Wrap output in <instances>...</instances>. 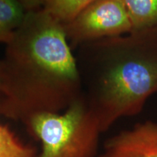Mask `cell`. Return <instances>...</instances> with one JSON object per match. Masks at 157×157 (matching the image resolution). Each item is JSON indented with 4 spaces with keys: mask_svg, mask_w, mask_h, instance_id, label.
I'll return each mask as SVG.
<instances>
[{
    "mask_svg": "<svg viewBox=\"0 0 157 157\" xmlns=\"http://www.w3.org/2000/svg\"><path fill=\"white\" fill-rule=\"evenodd\" d=\"M2 60L12 119L26 124L43 113L66 111L82 96L76 57L63 27L42 9L28 11Z\"/></svg>",
    "mask_w": 157,
    "mask_h": 157,
    "instance_id": "obj_1",
    "label": "cell"
},
{
    "mask_svg": "<svg viewBox=\"0 0 157 157\" xmlns=\"http://www.w3.org/2000/svg\"><path fill=\"white\" fill-rule=\"evenodd\" d=\"M79 47L82 95L102 133L157 94V28Z\"/></svg>",
    "mask_w": 157,
    "mask_h": 157,
    "instance_id": "obj_2",
    "label": "cell"
},
{
    "mask_svg": "<svg viewBox=\"0 0 157 157\" xmlns=\"http://www.w3.org/2000/svg\"><path fill=\"white\" fill-rule=\"evenodd\" d=\"M25 125L42 143L37 157L97 156L102 132L83 95L63 112L34 115Z\"/></svg>",
    "mask_w": 157,
    "mask_h": 157,
    "instance_id": "obj_3",
    "label": "cell"
},
{
    "mask_svg": "<svg viewBox=\"0 0 157 157\" xmlns=\"http://www.w3.org/2000/svg\"><path fill=\"white\" fill-rule=\"evenodd\" d=\"M63 29L71 47L124 36L131 31L124 0H92Z\"/></svg>",
    "mask_w": 157,
    "mask_h": 157,
    "instance_id": "obj_4",
    "label": "cell"
},
{
    "mask_svg": "<svg viewBox=\"0 0 157 157\" xmlns=\"http://www.w3.org/2000/svg\"><path fill=\"white\" fill-rule=\"evenodd\" d=\"M98 157H157V122L137 123L110 137Z\"/></svg>",
    "mask_w": 157,
    "mask_h": 157,
    "instance_id": "obj_5",
    "label": "cell"
},
{
    "mask_svg": "<svg viewBox=\"0 0 157 157\" xmlns=\"http://www.w3.org/2000/svg\"><path fill=\"white\" fill-rule=\"evenodd\" d=\"M130 33L157 28V0H124Z\"/></svg>",
    "mask_w": 157,
    "mask_h": 157,
    "instance_id": "obj_6",
    "label": "cell"
},
{
    "mask_svg": "<svg viewBox=\"0 0 157 157\" xmlns=\"http://www.w3.org/2000/svg\"><path fill=\"white\" fill-rule=\"evenodd\" d=\"M26 13L23 1L0 0V42H10Z\"/></svg>",
    "mask_w": 157,
    "mask_h": 157,
    "instance_id": "obj_7",
    "label": "cell"
},
{
    "mask_svg": "<svg viewBox=\"0 0 157 157\" xmlns=\"http://www.w3.org/2000/svg\"><path fill=\"white\" fill-rule=\"evenodd\" d=\"M92 0H45L41 9L63 27L75 20Z\"/></svg>",
    "mask_w": 157,
    "mask_h": 157,
    "instance_id": "obj_8",
    "label": "cell"
},
{
    "mask_svg": "<svg viewBox=\"0 0 157 157\" xmlns=\"http://www.w3.org/2000/svg\"><path fill=\"white\" fill-rule=\"evenodd\" d=\"M36 147L23 143L8 125H0V157H37Z\"/></svg>",
    "mask_w": 157,
    "mask_h": 157,
    "instance_id": "obj_9",
    "label": "cell"
},
{
    "mask_svg": "<svg viewBox=\"0 0 157 157\" xmlns=\"http://www.w3.org/2000/svg\"><path fill=\"white\" fill-rule=\"evenodd\" d=\"M0 115L12 119V108L8 83L2 60H0Z\"/></svg>",
    "mask_w": 157,
    "mask_h": 157,
    "instance_id": "obj_10",
    "label": "cell"
}]
</instances>
